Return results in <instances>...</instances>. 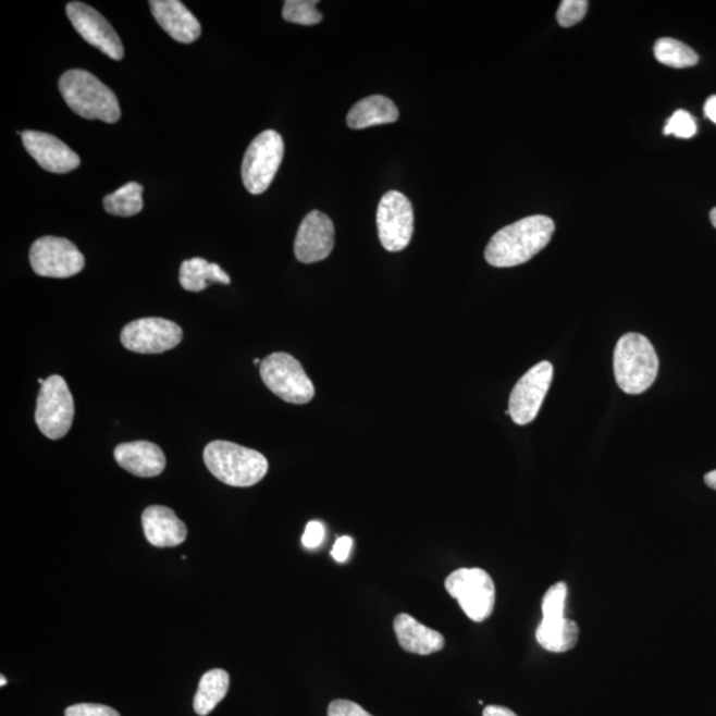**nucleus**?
<instances>
[{
	"label": "nucleus",
	"instance_id": "f257e3e1",
	"mask_svg": "<svg viewBox=\"0 0 716 716\" xmlns=\"http://www.w3.org/2000/svg\"><path fill=\"white\" fill-rule=\"evenodd\" d=\"M555 223L545 215H532L497 232L485 247L484 258L497 269L520 266L548 246Z\"/></svg>",
	"mask_w": 716,
	"mask_h": 716
},
{
	"label": "nucleus",
	"instance_id": "f03ea898",
	"mask_svg": "<svg viewBox=\"0 0 716 716\" xmlns=\"http://www.w3.org/2000/svg\"><path fill=\"white\" fill-rule=\"evenodd\" d=\"M59 90L78 116L107 124H116L121 118L118 96L88 71H66L60 77Z\"/></svg>",
	"mask_w": 716,
	"mask_h": 716
},
{
	"label": "nucleus",
	"instance_id": "7ed1b4c3",
	"mask_svg": "<svg viewBox=\"0 0 716 716\" xmlns=\"http://www.w3.org/2000/svg\"><path fill=\"white\" fill-rule=\"evenodd\" d=\"M203 459L218 481L233 487H251L262 481L269 471V460L263 454L227 441L209 443Z\"/></svg>",
	"mask_w": 716,
	"mask_h": 716
},
{
	"label": "nucleus",
	"instance_id": "20e7f679",
	"mask_svg": "<svg viewBox=\"0 0 716 716\" xmlns=\"http://www.w3.org/2000/svg\"><path fill=\"white\" fill-rule=\"evenodd\" d=\"M613 367L620 390L628 394L646 392L657 379L659 361L649 338L627 333L616 345Z\"/></svg>",
	"mask_w": 716,
	"mask_h": 716
},
{
	"label": "nucleus",
	"instance_id": "39448f33",
	"mask_svg": "<svg viewBox=\"0 0 716 716\" xmlns=\"http://www.w3.org/2000/svg\"><path fill=\"white\" fill-rule=\"evenodd\" d=\"M445 588L448 594L458 601L460 608L470 620L483 622L493 615L495 584L485 570L479 568L454 570L446 579Z\"/></svg>",
	"mask_w": 716,
	"mask_h": 716
},
{
	"label": "nucleus",
	"instance_id": "423d86ee",
	"mask_svg": "<svg viewBox=\"0 0 716 716\" xmlns=\"http://www.w3.org/2000/svg\"><path fill=\"white\" fill-rule=\"evenodd\" d=\"M260 378L285 403L305 405L314 397V386L305 368L295 357L283 351L264 358L260 363Z\"/></svg>",
	"mask_w": 716,
	"mask_h": 716
},
{
	"label": "nucleus",
	"instance_id": "0eeeda50",
	"mask_svg": "<svg viewBox=\"0 0 716 716\" xmlns=\"http://www.w3.org/2000/svg\"><path fill=\"white\" fill-rule=\"evenodd\" d=\"M284 157V143L275 131H264L254 138L242 163V180L248 193L263 194L274 181Z\"/></svg>",
	"mask_w": 716,
	"mask_h": 716
},
{
	"label": "nucleus",
	"instance_id": "6e6552de",
	"mask_svg": "<svg viewBox=\"0 0 716 716\" xmlns=\"http://www.w3.org/2000/svg\"><path fill=\"white\" fill-rule=\"evenodd\" d=\"M75 417L74 397L60 375H51L41 385L35 421L47 439L57 441L70 432Z\"/></svg>",
	"mask_w": 716,
	"mask_h": 716
},
{
	"label": "nucleus",
	"instance_id": "1a4fd4ad",
	"mask_svg": "<svg viewBox=\"0 0 716 716\" xmlns=\"http://www.w3.org/2000/svg\"><path fill=\"white\" fill-rule=\"evenodd\" d=\"M378 229L381 245L390 252L405 250L415 232V211L403 193L387 192L378 208Z\"/></svg>",
	"mask_w": 716,
	"mask_h": 716
},
{
	"label": "nucleus",
	"instance_id": "9d476101",
	"mask_svg": "<svg viewBox=\"0 0 716 716\" xmlns=\"http://www.w3.org/2000/svg\"><path fill=\"white\" fill-rule=\"evenodd\" d=\"M29 262L36 275L65 279L82 272L84 255L69 239L42 236L29 250Z\"/></svg>",
	"mask_w": 716,
	"mask_h": 716
},
{
	"label": "nucleus",
	"instance_id": "9b49d317",
	"mask_svg": "<svg viewBox=\"0 0 716 716\" xmlns=\"http://www.w3.org/2000/svg\"><path fill=\"white\" fill-rule=\"evenodd\" d=\"M552 378L554 367L548 361L539 362L528 370L514 387L506 415L521 427L535 420L550 391Z\"/></svg>",
	"mask_w": 716,
	"mask_h": 716
},
{
	"label": "nucleus",
	"instance_id": "f8f14e48",
	"mask_svg": "<svg viewBox=\"0 0 716 716\" xmlns=\"http://www.w3.org/2000/svg\"><path fill=\"white\" fill-rule=\"evenodd\" d=\"M184 338L181 326L161 318H147L132 321L121 332V343L135 354H163L173 349Z\"/></svg>",
	"mask_w": 716,
	"mask_h": 716
},
{
	"label": "nucleus",
	"instance_id": "ddd939ff",
	"mask_svg": "<svg viewBox=\"0 0 716 716\" xmlns=\"http://www.w3.org/2000/svg\"><path fill=\"white\" fill-rule=\"evenodd\" d=\"M66 16L85 41L113 60H123V41L104 16L82 2L66 4Z\"/></svg>",
	"mask_w": 716,
	"mask_h": 716
},
{
	"label": "nucleus",
	"instance_id": "4468645a",
	"mask_svg": "<svg viewBox=\"0 0 716 716\" xmlns=\"http://www.w3.org/2000/svg\"><path fill=\"white\" fill-rule=\"evenodd\" d=\"M335 246V226L331 218L314 210L303 220L295 239L296 259L301 263L321 262L330 257Z\"/></svg>",
	"mask_w": 716,
	"mask_h": 716
},
{
	"label": "nucleus",
	"instance_id": "2eb2a0df",
	"mask_svg": "<svg viewBox=\"0 0 716 716\" xmlns=\"http://www.w3.org/2000/svg\"><path fill=\"white\" fill-rule=\"evenodd\" d=\"M22 141L27 153L47 172L65 174L81 166V157L50 133L23 132Z\"/></svg>",
	"mask_w": 716,
	"mask_h": 716
},
{
	"label": "nucleus",
	"instance_id": "dca6fc26",
	"mask_svg": "<svg viewBox=\"0 0 716 716\" xmlns=\"http://www.w3.org/2000/svg\"><path fill=\"white\" fill-rule=\"evenodd\" d=\"M150 10L170 38L184 45L198 40L202 28L197 17L180 0H151Z\"/></svg>",
	"mask_w": 716,
	"mask_h": 716
},
{
	"label": "nucleus",
	"instance_id": "f3484780",
	"mask_svg": "<svg viewBox=\"0 0 716 716\" xmlns=\"http://www.w3.org/2000/svg\"><path fill=\"white\" fill-rule=\"evenodd\" d=\"M114 459L124 470L139 478L159 477L166 467L165 454L148 441L119 445L114 448Z\"/></svg>",
	"mask_w": 716,
	"mask_h": 716
},
{
	"label": "nucleus",
	"instance_id": "a211bd4d",
	"mask_svg": "<svg viewBox=\"0 0 716 716\" xmlns=\"http://www.w3.org/2000/svg\"><path fill=\"white\" fill-rule=\"evenodd\" d=\"M145 536L155 547L170 548L185 542L187 528L172 508L150 506L143 514Z\"/></svg>",
	"mask_w": 716,
	"mask_h": 716
},
{
	"label": "nucleus",
	"instance_id": "6ab92c4d",
	"mask_svg": "<svg viewBox=\"0 0 716 716\" xmlns=\"http://www.w3.org/2000/svg\"><path fill=\"white\" fill-rule=\"evenodd\" d=\"M394 633H396L399 646L405 652L430 655L441 652L445 647V639L436 630L424 627L423 624L417 621L415 617L399 613L394 618Z\"/></svg>",
	"mask_w": 716,
	"mask_h": 716
},
{
	"label": "nucleus",
	"instance_id": "aec40b11",
	"mask_svg": "<svg viewBox=\"0 0 716 716\" xmlns=\"http://www.w3.org/2000/svg\"><path fill=\"white\" fill-rule=\"evenodd\" d=\"M398 118V108L391 99L373 95L358 101L350 109L347 124L351 129H366L370 126L396 123Z\"/></svg>",
	"mask_w": 716,
	"mask_h": 716
},
{
	"label": "nucleus",
	"instance_id": "412c9836",
	"mask_svg": "<svg viewBox=\"0 0 716 716\" xmlns=\"http://www.w3.org/2000/svg\"><path fill=\"white\" fill-rule=\"evenodd\" d=\"M180 283L189 293H200L211 283L230 284L232 279L220 266L202 258H193L181 264Z\"/></svg>",
	"mask_w": 716,
	"mask_h": 716
},
{
	"label": "nucleus",
	"instance_id": "4be33fe9",
	"mask_svg": "<svg viewBox=\"0 0 716 716\" xmlns=\"http://www.w3.org/2000/svg\"><path fill=\"white\" fill-rule=\"evenodd\" d=\"M539 645L552 653H564L576 646L579 640V627L568 618H556L540 622L536 630Z\"/></svg>",
	"mask_w": 716,
	"mask_h": 716
},
{
	"label": "nucleus",
	"instance_id": "5701e85b",
	"mask_svg": "<svg viewBox=\"0 0 716 716\" xmlns=\"http://www.w3.org/2000/svg\"><path fill=\"white\" fill-rule=\"evenodd\" d=\"M230 676L227 671L214 669L200 678L196 698H194V712L200 716L209 715L227 695Z\"/></svg>",
	"mask_w": 716,
	"mask_h": 716
},
{
	"label": "nucleus",
	"instance_id": "b1692460",
	"mask_svg": "<svg viewBox=\"0 0 716 716\" xmlns=\"http://www.w3.org/2000/svg\"><path fill=\"white\" fill-rule=\"evenodd\" d=\"M143 193L141 185L129 182L104 198V209L111 215L123 218L137 215L144 209Z\"/></svg>",
	"mask_w": 716,
	"mask_h": 716
},
{
	"label": "nucleus",
	"instance_id": "393cba45",
	"mask_svg": "<svg viewBox=\"0 0 716 716\" xmlns=\"http://www.w3.org/2000/svg\"><path fill=\"white\" fill-rule=\"evenodd\" d=\"M654 54L659 63L671 69H689L700 62V58L689 46L671 38H663L655 42Z\"/></svg>",
	"mask_w": 716,
	"mask_h": 716
},
{
	"label": "nucleus",
	"instance_id": "a878e982",
	"mask_svg": "<svg viewBox=\"0 0 716 716\" xmlns=\"http://www.w3.org/2000/svg\"><path fill=\"white\" fill-rule=\"evenodd\" d=\"M317 0H285L283 5L284 21L301 26H314L323 21V15L318 10Z\"/></svg>",
	"mask_w": 716,
	"mask_h": 716
},
{
	"label": "nucleus",
	"instance_id": "bb28decb",
	"mask_svg": "<svg viewBox=\"0 0 716 716\" xmlns=\"http://www.w3.org/2000/svg\"><path fill=\"white\" fill-rule=\"evenodd\" d=\"M568 588L566 582H557L551 587L543 598V618L545 620H556V618L564 617V608H566Z\"/></svg>",
	"mask_w": 716,
	"mask_h": 716
},
{
	"label": "nucleus",
	"instance_id": "cd10ccee",
	"mask_svg": "<svg viewBox=\"0 0 716 716\" xmlns=\"http://www.w3.org/2000/svg\"><path fill=\"white\" fill-rule=\"evenodd\" d=\"M698 131L696 121L689 112L677 111L665 126L666 136L675 135L678 138H691Z\"/></svg>",
	"mask_w": 716,
	"mask_h": 716
},
{
	"label": "nucleus",
	"instance_id": "c85d7f7f",
	"mask_svg": "<svg viewBox=\"0 0 716 716\" xmlns=\"http://www.w3.org/2000/svg\"><path fill=\"white\" fill-rule=\"evenodd\" d=\"M587 11V0H564L557 10V22L563 27H572L584 20Z\"/></svg>",
	"mask_w": 716,
	"mask_h": 716
},
{
	"label": "nucleus",
	"instance_id": "c756f323",
	"mask_svg": "<svg viewBox=\"0 0 716 716\" xmlns=\"http://www.w3.org/2000/svg\"><path fill=\"white\" fill-rule=\"evenodd\" d=\"M65 716H120L116 709L95 703H81L65 709Z\"/></svg>",
	"mask_w": 716,
	"mask_h": 716
},
{
	"label": "nucleus",
	"instance_id": "7c9ffc66",
	"mask_svg": "<svg viewBox=\"0 0 716 716\" xmlns=\"http://www.w3.org/2000/svg\"><path fill=\"white\" fill-rule=\"evenodd\" d=\"M328 716H373L357 703L347 700H336L328 707Z\"/></svg>",
	"mask_w": 716,
	"mask_h": 716
},
{
	"label": "nucleus",
	"instance_id": "2f4dec72",
	"mask_svg": "<svg viewBox=\"0 0 716 716\" xmlns=\"http://www.w3.org/2000/svg\"><path fill=\"white\" fill-rule=\"evenodd\" d=\"M325 528L320 521L313 520L309 521L306 527L305 535L301 538V543L308 550H314L320 547L321 543L324 542Z\"/></svg>",
	"mask_w": 716,
	"mask_h": 716
},
{
	"label": "nucleus",
	"instance_id": "473e14b6",
	"mask_svg": "<svg viewBox=\"0 0 716 716\" xmlns=\"http://www.w3.org/2000/svg\"><path fill=\"white\" fill-rule=\"evenodd\" d=\"M351 547H354V542H351L350 538H340L335 545H333L332 557L335 558V560L338 563L347 561Z\"/></svg>",
	"mask_w": 716,
	"mask_h": 716
},
{
	"label": "nucleus",
	"instance_id": "72a5a7b5",
	"mask_svg": "<svg viewBox=\"0 0 716 716\" xmlns=\"http://www.w3.org/2000/svg\"><path fill=\"white\" fill-rule=\"evenodd\" d=\"M483 716H518L511 709L503 706H487L483 709Z\"/></svg>",
	"mask_w": 716,
	"mask_h": 716
},
{
	"label": "nucleus",
	"instance_id": "f704fd0d",
	"mask_svg": "<svg viewBox=\"0 0 716 716\" xmlns=\"http://www.w3.org/2000/svg\"><path fill=\"white\" fill-rule=\"evenodd\" d=\"M705 114L708 120L716 124V95L708 97L705 104Z\"/></svg>",
	"mask_w": 716,
	"mask_h": 716
},
{
	"label": "nucleus",
	"instance_id": "c9c22d12",
	"mask_svg": "<svg viewBox=\"0 0 716 716\" xmlns=\"http://www.w3.org/2000/svg\"><path fill=\"white\" fill-rule=\"evenodd\" d=\"M705 483L709 489L716 490V470L707 472Z\"/></svg>",
	"mask_w": 716,
	"mask_h": 716
},
{
	"label": "nucleus",
	"instance_id": "e433bc0d",
	"mask_svg": "<svg viewBox=\"0 0 716 716\" xmlns=\"http://www.w3.org/2000/svg\"><path fill=\"white\" fill-rule=\"evenodd\" d=\"M709 220H712V223L714 224V227L716 229V208L713 209L712 212H709Z\"/></svg>",
	"mask_w": 716,
	"mask_h": 716
},
{
	"label": "nucleus",
	"instance_id": "4c0bfd02",
	"mask_svg": "<svg viewBox=\"0 0 716 716\" xmlns=\"http://www.w3.org/2000/svg\"><path fill=\"white\" fill-rule=\"evenodd\" d=\"M0 684L2 686L8 684V679H5L3 676L0 677Z\"/></svg>",
	"mask_w": 716,
	"mask_h": 716
},
{
	"label": "nucleus",
	"instance_id": "58836bf2",
	"mask_svg": "<svg viewBox=\"0 0 716 716\" xmlns=\"http://www.w3.org/2000/svg\"><path fill=\"white\" fill-rule=\"evenodd\" d=\"M254 363L255 366H259V363H262V361H260L259 358H255Z\"/></svg>",
	"mask_w": 716,
	"mask_h": 716
}]
</instances>
